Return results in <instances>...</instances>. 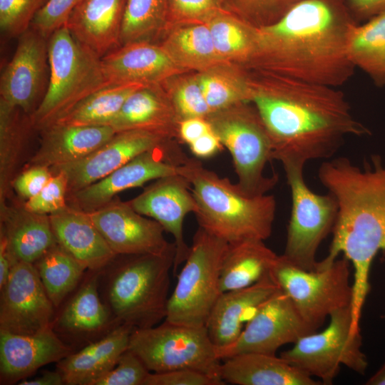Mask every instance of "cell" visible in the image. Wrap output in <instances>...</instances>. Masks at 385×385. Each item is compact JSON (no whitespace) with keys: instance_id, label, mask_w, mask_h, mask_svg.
Wrapping results in <instances>:
<instances>
[{"instance_id":"277c9868","label":"cell","mask_w":385,"mask_h":385,"mask_svg":"<svg viewBox=\"0 0 385 385\" xmlns=\"http://www.w3.org/2000/svg\"><path fill=\"white\" fill-rule=\"evenodd\" d=\"M177 172L190 183L200 227L228 243L265 241L271 235L276 212L273 195H248L197 158H188Z\"/></svg>"},{"instance_id":"11a10c76","label":"cell","mask_w":385,"mask_h":385,"mask_svg":"<svg viewBox=\"0 0 385 385\" xmlns=\"http://www.w3.org/2000/svg\"><path fill=\"white\" fill-rule=\"evenodd\" d=\"M366 385H385V362L365 383Z\"/></svg>"},{"instance_id":"5bb4252c","label":"cell","mask_w":385,"mask_h":385,"mask_svg":"<svg viewBox=\"0 0 385 385\" xmlns=\"http://www.w3.org/2000/svg\"><path fill=\"white\" fill-rule=\"evenodd\" d=\"M188 156L174 144L144 152L103 178L67 195L68 205L88 212L110 202L122 191L177 174Z\"/></svg>"},{"instance_id":"1f68e13d","label":"cell","mask_w":385,"mask_h":385,"mask_svg":"<svg viewBox=\"0 0 385 385\" xmlns=\"http://www.w3.org/2000/svg\"><path fill=\"white\" fill-rule=\"evenodd\" d=\"M143 86H145L139 83L106 86L83 99L53 123L110 126L128 96Z\"/></svg>"},{"instance_id":"d590c367","label":"cell","mask_w":385,"mask_h":385,"mask_svg":"<svg viewBox=\"0 0 385 385\" xmlns=\"http://www.w3.org/2000/svg\"><path fill=\"white\" fill-rule=\"evenodd\" d=\"M109 319L107 307L98 292V276L93 275L80 288L58 319V327L73 333H88L104 328Z\"/></svg>"},{"instance_id":"7c38bea8","label":"cell","mask_w":385,"mask_h":385,"mask_svg":"<svg viewBox=\"0 0 385 385\" xmlns=\"http://www.w3.org/2000/svg\"><path fill=\"white\" fill-rule=\"evenodd\" d=\"M283 168L292 207L282 255L297 267L314 270L317 250L335 224L337 203L331 193L319 195L310 190L304 178V168Z\"/></svg>"},{"instance_id":"30bf717a","label":"cell","mask_w":385,"mask_h":385,"mask_svg":"<svg viewBox=\"0 0 385 385\" xmlns=\"http://www.w3.org/2000/svg\"><path fill=\"white\" fill-rule=\"evenodd\" d=\"M344 257L329 266L306 270L278 255L270 277L294 303L304 321L314 330L334 311L351 305L350 264Z\"/></svg>"},{"instance_id":"f5cc1de1","label":"cell","mask_w":385,"mask_h":385,"mask_svg":"<svg viewBox=\"0 0 385 385\" xmlns=\"http://www.w3.org/2000/svg\"><path fill=\"white\" fill-rule=\"evenodd\" d=\"M14 262L8 248V243L4 233L1 230L0 238V289L6 283Z\"/></svg>"},{"instance_id":"7a4b0ae2","label":"cell","mask_w":385,"mask_h":385,"mask_svg":"<svg viewBox=\"0 0 385 385\" xmlns=\"http://www.w3.org/2000/svg\"><path fill=\"white\" fill-rule=\"evenodd\" d=\"M357 25L345 0H302L274 24L257 29L251 64L257 71L339 87L356 69L349 46Z\"/></svg>"},{"instance_id":"4fadbf2b","label":"cell","mask_w":385,"mask_h":385,"mask_svg":"<svg viewBox=\"0 0 385 385\" xmlns=\"http://www.w3.org/2000/svg\"><path fill=\"white\" fill-rule=\"evenodd\" d=\"M314 331L302 318L288 295L281 289L262 303L237 339L216 349L220 361L249 352L276 354L283 345L294 344Z\"/></svg>"},{"instance_id":"ba28073f","label":"cell","mask_w":385,"mask_h":385,"mask_svg":"<svg viewBox=\"0 0 385 385\" xmlns=\"http://www.w3.org/2000/svg\"><path fill=\"white\" fill-rule=\"evenodd\" d=\"M206 119L232 156L238 187L250 196L267 194L277 181V176L265 175L266 165L273 160V147L255 106L240 103Z\"/></svg>"},{"instance_id":"ac0fdd59","label":"cell","mask_w":385,"mask_h":385,"mask_svg":"<svg viewBox=\"0 0 385 385\" xmlns=\"http://www.w3.org/2000/svg\"><path fill=\"white\" fill-rule=\"evenodd\" d=\"M116 255L163 254L175 247L155 220L136 212L128 202L112 200L87 212Z\"/></svg>"},{"instance_id":"6da1fadb","label":"cell","mask_w":385,"mask_h":385,"mask_svg":"<svg viewBox=\"0 0 385 385\" xmlns=\"http://www.w3.org/2000/svg\"><path fill=\"white\" fill-rule=\"evenodd\" d=\"M258 71L249 81L250 101L271 139L273 159L283 168L330 159L347 135L370 134L337 88Z\"/></svg>"},{"instance_id":"7dc6e473","label":"cell","mask_w":385,"mask_h":385,"mask_svg":"<svg viewBox=\"0 0 385 385\" xmlns=\"http://www.w3.org/2000/svg\"><path fill=\"white\" fill-rule=\"evenodd\" d=\"M144 385H221L203 372L190 369H178L164 372L149 373Z\"/></svg>"},{"instance_id":"5b68a950","label":"cell","mask_w":385,"mask_h":385,"mask_svg":"<svg viewBox=\"0 0 385 385\" xmlns=\"http://www.w3.org/2000/svg\"><path fill=\"white\" fill-rule=\"evenodd\" d=\"M175 253L174 247L163 254L123 255L108 287V303L119 322L137 329L165 319Z\"/></svg>"},{"instance_id":"484cf974","label":"cell","mask_w":385,"mask_h":385,"mask_svg":"<svg viewBox=\"0 0 385 385\" xmlns=\"http://www.w3.org/2000/svg\"><path fill=\"white\" fill-rule=\"evenodd\" d=\"M222 381L235 385L322 384L290 364L280 356L249 352L222 361Z\"/></svg>"},{"instance_id":"44dd1931","label":"cell","mask_w":385,"mask_h":385,"mask_svg":"<svg viewBox=\"0 0 385 385\" xmlns=\"http://www.w3.org/2000/svg\"><path fill=\"white\" fill-rule=\"evenodd\" d=\"M101 62L108 85H157L184 71L171 59L161 46L148 41L123 44L103 56Z\"/></svg>"},{"instance_id":"4316f807","label":"cell","mask_w":385,"mask_h":385,"mask_svg":"<svg viewBox=\"0 0 385 385\" xmlns=\"http://www.w3.org/2000/svg\"><path fill=\"white\" fill-rule=\"evenodd\" d=\"M133 329L122 324L101 340L59 361L58 368L64 384L93 385L116 365L120 356L128 349Z\"/></svg>"},{"instance_id":"836d02e7","label":"cell","mask_w":385,"mask_h":385,"mask_svg":"<svg viewBox=\"0 0 385 385\" xmlns=\"http://www.w3.org/2000/svg\"><path fill=\"white\" fill-rule=\"evenodd\" d=\"M206 24L215 50L223 61L252 63L257 49V28L230 12L220 13Z\"/></svg>"},{"instance_id":"c3c4849f","label":"cell","mask_w":385,"mask_h":385,"mask_svg":"<svg viewBox=\"0 0 385 385\" xmlns=\"http://www.w3.org/2000/svg\"><path fill=\"white\" fill-rule=\"evenodd\" d=\"M52 176L49 168L32 165L13 181V186L21 196L29 200L37 195Z\"/></svg>"},{"instance_id":"60d3db41","label":"cell","mask_w":385,"mask_h":385,"mask_svg":"<svg viewBox=\"0 0 385 385\" xmlns=\"http://www.w3.org/2000/svg\"><path fill=\"white\" fill-rule=\"evenodd\" d=\"M223 12L229 11L221 0H168L166 26L206 24Z\"/></svg>"},{"instance_id":"cb8c5ba5","label":"cell","mask_w":385,"mask_h":385,"mask_svg":"<svg viewBox=\"0 0 385 385\" xmlns=\"http://www.w3.org/2000/svg\"><path fill=\"white\" fill-rule=\"evenodd\" d=\"M48 216L57 243L87 269L100 270L117 256L87 212L68 205Z\"/></svg>"},{"instance_id":"52a82bcc","label":"cell","mask_w":385,"mask_h":385,"mask_svg":"<svg viewBox=\"0 0 385 385\" xmlns=\"http://www.w3.org/2000/svg\"><path fill=\"white\" fill-rule=\"evenodd\" d=\"M228 244L198 227L170 295L165 321L206 327L210 312L222 294L220 270Z\"/></svg>"},{"instance_id":"8992f818","label":"cell","mask_w":385,"mask_h":385,"mask_svg":"<svg viewBox=\"0 0 385 385\" xmlns=\"http://www.w3.org/2000/svg\"><path fill=\"white\" fill-rule=\"evenodd\" d=\"M49 78L41 103L30 115L42 130L93 92L108 86L101 58L80 43L64 26L48 41Z\"/></svg>"},{"instance_id":"e575fe53","label":"cell","mask_w":385,"mask_h":385,"mask_svg":"<svg viewBox=\"0 0 385 385\" xmlns=\"http://www.w3.org/2000/svg\"><path fill=\"white\" fill-rule=\"evenodd\" d=\"M34 265L54 307H58L76 287L87 269L58 243L50 247Z\"/></svg>"},{"instance_id":"f907efd6","label":"cell","mask_w":385,"mask_h":385,"mask_svg":"<svg viewBox=\"0 0 385 385\" xmlns=\"http://www.w3.org/2000/svg\"><path fill=\"white\" fill-rule=\"evenodd\" d=\"M212 130L211 125L206 118H190L179 122L178 136L189 145Z\"/></svg>"},{"instance_id":"3957f363","label":"cell","mask_w":385,"mask_h":385,"mask_svg":"<svg viewBox=\"0 0 385 385\" xmlns=\"http://www.w3.org/2000/svg\"><path fill=\"white\" fill-rule=\"evenodd\" d=\"M318 178L337 203L329 252L318 266H329L342 253L354 268L352 304L361 307L372 262L385 250V164L377 156L364 168L345 157L330 158L319 168Z\"/></svg>"},{"instance_id":"d4e9b609","label":"cell","mask_w":385,"mask_h":385,"mask_svg":"<svg viewBox=\"0 0 385 385\" xmlns=\"http://www.w3.org/2000/svg\"><path fill=\"white\" fill-rule=\"evenodd\" d=\"M38 149L31 165L53 168L85 158L111 138L115 130L109 125L80 126L53 123L41 130Z\"/></svg>"},{"instance_id":"7bdbcfd3","label":"cell","mask_w":385,"mask_h":385,"mask_svg":"<svg viewBox=\"0 0 385 385\" xmlns=\"http://www.w3.org/2000/svg\"><path fill=\"white\" fill-rule=\"evenodd\" d=\"M170 101L180 120L190 118H206L212 113L197 78L180 83L173 91Z\"/></svg>"},{"instance_id":"f6af8a7d","label":"cell","mask_w":385,"mask_h":385,"mask_svg":"<svg viewBox=\"0 0 385 385\" xmlns=\"http://www.w3.org/2000/svg\"><path fill=\"white\" fill-rule=\"evenodd\" d=\"M67 181L61 173L53 174L43 188L35 196L27 200L24 209L29 212L50 215L68 205Z\"/></svg>"},{"instance_id":"8d00e7d4","label":"cell","mask_w":385,"mask_h":385,"mask_svg":"<svg viewBox=\"0 0 385 385\" xmlns=\"http://www.w3.org/2000/svg\"><path fill=\"white\" fill-rule=\"evenodd\" d=\"M168 0H126L120 44L147 41L166 27Z\"/></svg>"},{"instance_id":"74e56055","label":"cell","mask_w":385,"mask_h":385,"mask_svg":"<svg viewBox=\"0 0 385 385\" xmlns=\"http://www.w3.org/2000/svg\"><path fill=\"white\" fill-rule=\"evenodd\" d=\"M19 108L0 99V201L3 205L23 141Z\"/></svg>"},{"instance_id":"f1b7e54d","label":"cell","mask_w":385,"mask_h":385,"mask_svg":"<svg viewBox=\"0 0 385 385\" xmlns=\"http://www.w3.org/2000/svg\"><path fill=\"white\" fill-rule=\"evenodd\" d=\"M277 256L263 240L229 243L220 270L221 292L246 288L268 277Z\"/></svg>"},{"instance_id":"603a6c76","label":"cell","mask_w":385,"mask_h":385,"mask_svg":"<svg viewBox=\"0 0 385 385\" xmlns=\"http://www.w3.org/2000/svg\"><path fill=\"white\" fill-rule=\"evenodd\" d=\"M126 0H83L66 24L73 36L102 58L120 44Z\"/></svg>"},{"instance_id":"d6986e66","label":"cell","mask_w":385,"mask_h":385,"mask_svg":"<svg viewBox=\"0 0 385 385\" xmlns=\"http://www.w3.org/2000/svg\"><path fill=\"white\" fill-rule=\"evenodd\" d=\"M128 202L136 212L157 221L172 235L176 249L173 268L175 273L190 251L183 236V221L197 207L189 181L178 173L157 179Z\"/></svg>"},{"instance_id":"9c48e42d","label":"cell","mask_w":385,"mask_h":385,"mask_svg":"<svg viewBox=\"0 0 385 385\" xmlns=\"http://www.w3.org/2000/svg\"><path fill=\"white\" fill-rule=\"evenodd\" d=\"M128 349L150 371L190 369L207 374L221 385V361L206 327L164 321L160 325L133 329Z\"/></svg>"},{"instance_id":"4dcf8cb0","label":"cell","mask_w":385,"mask_h":385,"mask_svg":"<svg viewBox=\"0 0 385 385\" xmlns=\"http://www.w3.org/2000/svg\"><path fill=\"white\" fill-rule=\"evenodd\" d=\"M172 31L161 46L184 70L206 71L225 61L215 50L207 24L178 25Z\"/></svg>"},{"instance_id":"8fae6325","label":"cell","mask_w":385,"mask_h":385,"mask_svg":"<svg viewBox=\"0 0 385 385\" xmlns=\"http://www.w3.org/2000/svg\"><path fill=\"white\" fill-rule=\"evenodd\" d=\"M328 326L299 339L280 356L302 372L331 384L344 365L351 371L364 374L368 366L361 350V332H354L351 305L332 312Z\"/></svg>"},{"instance_id":"e0dca14e","label":"cell","mask_w":385,"mask_h":385,"mask_svg":"<svg viewBox=\"0 0 385 385\" xmlns=\"http://www.w3.org/2000/svg\"><path fill=\"white\" fill-rule=\"evenodd\" d=\"M170 138L144 130L120 131L85 158L49 168L67 181V195L103 178L138 155L165 146Z\"/></svg>"},{"instance_id":"f546056e","label":"cell","mask_w":385,"mask_h":385,"mask_svg":"<svg viewBox=\"0 0 385 385\" xmlns=\"http://www.w3.org/2000/svg\"><path fill=\"white\" fill-rule=\"evenodd\" d=\"M3 227L10 255L14 262L34 264L57 243L49 216L23 211H3Z\"/></svg>"},{"instance_id":"2e32d148","label":"cell","mask_w":385,"mask_h":385,"mask_svg":"<svg viewBox=\"0 0 385 385\" xmlns=\"http://www.w3.org/2000/svg\"><path fill=\"white\" fill-rule=\"evenodd\" d=\"M48 38L32 28L18 37L16 51L0 78V99L31 115L46 91Z\"/></svg>"},{"instance_id":"9a60e30c","label":"cell","mask_w":385,"mask_h":385,"mask_svg":"<svg viewBox=\"0 0 385 385\" xmlns=\"http://www.w3.org/2000/svg\"><path fill=\"white\" fill-rule=\"evenodd\" d=\"M0 290V331L28 335L52 325L54 306L34 264L16 262Z\"/></svg>"},{"instance_id":"f35d334b","label":"cell","mask_w":385,"mask_h":385,"mask_svg":"<svg viewBox=\"0 0 385 385\" xmlns=\"http://www.w3.org/2000/svg\"><path fill=\"white\" fill-rule=\"evenodd\" d=\"M206 71L197 79L212 113L250 101L249 81L236 77L232 78L211 69Z\"/></svg>"},{"instance_id":"db71d44e","label":"cell","mask_w":385,"mask_h":385,"mask_svg":"<svg viewBox=\"0 0 385 385\" xmlns=\"http://www.w3.org/2000/svg\"><path fill=\"white\" fill-rule=\"evenodd\" d=\"M20 385H62L64 380L62 374L56 371H45L41 376L33 379H23L19 381Z\"/></svg>"},{"instance_id":"ee69618b","label":"cell","mask_w":385,"mask_h":385,"mask_svg":"<svg viewBox=\"0 0 385 385\" xmlns=\"http://www.w3.org/2000/svg\"><path fill=\"white\" fill-rule=\"evenodd\" d=\"M150 372L140 358L128 349L116 365L93 385H144Z\"/></svg>"},{"instance_id":"bcb514c9","label":"cell","mask_w":385,"mask_h":385,"mask_svg":"<svg viewBox=\"0 0 385 385\" xmlns=\"http://www.w3.org/2000/svg\"><path fill=\"white\" fill-rule=\"evenodd\" d=\"M83 0H48L34 17L31 28L46 38L64 26L73 9Z\"/></svg>"},{"instance_id":"816d5d0a","label":"cell","mask_w":385,"mask_h":385,"mask_svg":"<svg viewBox=\"0 0 385 385\" xmlns=\"http://www.w3.org/2000/svg\"><path fill=\"white\" fill-rule=\"evenodd\" d=\"M197 158H208L219 153L223 147L219 137L212 130L188 145Z\"/></svg>"},{"instance_id":"d6a6232c","label":"cell","mask_w":385,"mask_h":385,"mask_svg":"<svg viewBox=\"0 0 385 385\" xmlns=\"http://www.w3.org/2000/svg\"><path fill=\"white\" fill-rule=\"evenodd\" d=\"M349 56L376 86H385V11L355 27Z\"/></svg>"},{"instance_id":"83f0119b","label":"cell","mask_w":385,"mask_h":385,"mask_svg":"<svg viewBox=\"0 0 385 385\" xmlns=\"http://www.w3.org/2000/svg\"><path fill=\"white\" fill-rule=\"evenodd\" d=\"M156 85L135 91L110 123L115 132L144 130L172 138L178 135L180 121L170 100L155 90Z\"/></svg>"},{"instance_id":"ffe728a7","label":"cell","mask_w":385,"mask_h":385,"mask_svg":"<svg viewBox=\"0 0 385 385\" xmlns=\"http://www.w3.org/2000/svg\"><path fill=\"white\" fill-rule=\"evenodd\" d=\"M71 351L52 325L28 335L0 331L1 384L21 381L40 367L64 359Z\"/></svg>"},{"instance_id":"b9f144b4","label":"cell","mask_w":385,"mask_h":385,"mask_svg":"<svg viewBox=\"0 0 385 385\" xmlns=\"http://www.w3.org/2000/svg\"><path fill=\"white\" fill-rule=\"evenodd\" d=\"M48 0H0V29L9 37L27 31Z\"/></svg>"},{"instance_id":"ab89813d","label":"cell","mask_w":385,"mask_h":385,"mask_svg":"<svg viewBox=\"0 0 385 385\" xmlns=\"http://www.w3.org/2000/svg\"><path fill=\"white\" fill-rule=\"evenodd\" d=\"M302 0H221L227 11L259 29L279 21Z\"/></svg>"},{"instance_id":"681fc988","label":"cell","mask_w":385,"mask_h":385,"mask_svg":"<svg viewBox=\"0 0 385 385\" xmlns=\"http://www.w3.org/2000/svg\"><path fill=\"white\" fill-rule=\"evenodd\" d=\"M345 2L358 24L385 11V0H345Z\"/></svg>"},{"instance_id":"7402d4cb","label":"cell","mask_w":385,"mask_h":385,"mask_svg":"<svg viewBox=\"0 0 385 385\" xmlns=\"http://www.w3.org/2000/svg\"><path fill=\"white\" fill-rule=\"evenodd\" d=\"M279 289L269 275L248 287L222 292L206 323L216 349L235 342L244 329V322H248L259 307Z\"/></svg>"}]
</instances>
